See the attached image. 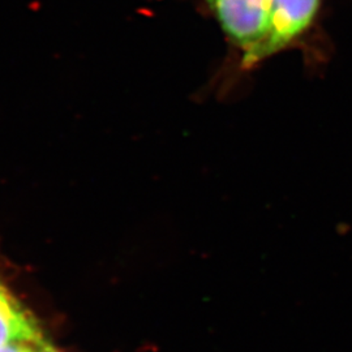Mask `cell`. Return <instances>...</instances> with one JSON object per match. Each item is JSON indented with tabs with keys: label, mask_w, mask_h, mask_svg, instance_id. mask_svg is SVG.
<instances>
[{
	"label": "cell",
	"mask_w": 352,
	"mask_h": 352,
	"mask_svg": "<svg viewBox=\"0 0 352 352\" xmlns=\"http://www.w3.org/2000/svg\"><path fill=\"white\" fill-rule=\"evenodd\" d=\"M324 0H273L269 28L250 68L298 43L318 24Z\"/></svg>",
	"instance_id": "7a4b0ae2"
},
{
	"label": "cell",
	"mask_w": 352,
	"mask_h": 352,
	"mask_svg": "<svg viewBox=\"0 0 352 352\" xmlns=\"http://www.w3.org/2000/svg\"><path fill=\"white\" fill-rule=\"evenodd\" d=\"M227 39L241 52V65L250 68L263 45L273 0H204Z\"/></svg>",
	"instance_id": "6da1fadb"
},
{
	"label": "cell",
	"mask_w": 352,
	"mask_h": 352,
	"mask_svg": "<svg viewBox=\"0 0 352 352\" xmlns=\"http://www.w3.org/2000/svg\"><path fill=\"white\" fill-rule=\"evenodd\" d=\"M45 340L41 342H13L10 344H6L0 349V352H38L41 344Z\"/></svg>",
	"instance_id": "277c9868"
},
{
	"label": "cell",
	"mask_w": 352,
	"mask_h": 352,
	"mask_svg": "<svg viewBox=\"0 0 352 352\" xmlns=\"http://www.w3.org/2000/svg\"><path fill=\"white\" fill-rule=\"evenodd\" d=\"M38 352H58L51 344L49 343H46V342H43L42 344H41V347H39V350Z\"/></svg>",
	"instance_id": "5b68a950"
},
{
	"label": "cell",
	"mask_w": 352,
	"mask_h": 352,
	"mask_svg": "<svg viewBox=\"0 0 352 352\" xmlns=\"http://www.w3.org/2000/svg\"><path fill=\"white\" fill-rule=\"evenodd\" d=\"M42 331L34 317L0 285V349L13 342H41Z\"/></svg>",
	"instance_id": "3957f363"
}]
</instances>
